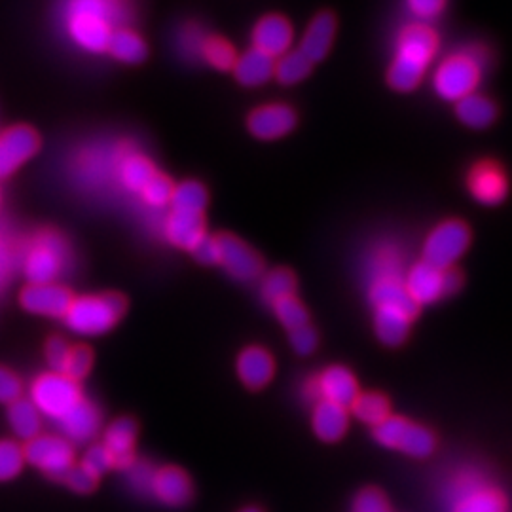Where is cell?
Listing matches in <instances>:
<instances>
[{
  "mask_svg": "<svg viewBox=\"0 0 512 512\" xmlns=\"http://www.w3.org/2000/svg\"><path fill=\"white\" fill-rule=\"evenodd\" d=\"M311 382L317 401H329L348 408L359 395L357 380L346 366H329Z\"/></svg>",
  "mask_w": 512,
  "mask_h": 512,
  "instance_id": "cell-15",
  "label": "cell"
},
{
  "mask_svg": "<svg viewBox=\"0 0 512 512\" xmlns=\"http://www.w3.org/2000/svg\"><path fill=\"white\" fill-rule=\"evenodd\" d=\"M93 366V353L92 349L86 346H71L67 363L63 368V376L71 378L74 382L84 380Z\"/></svg>",
  "mask_w": 512,
  "mask_h": 512,
  "instance_id": "cell-40",
  "label": "cell"
},
{
  "mask_svg": "<svg viewBox=\"0 0 512 512\" xmlns=\"http://www.w3.org/2000/svg\"><path fill=\"white\" fill-rule=\"evenodd\" d=\"M275 59L270 55L262 54L258 50H249L236 59L234 74L239 84L255 88L266 84L274 76Z\"/></svg>",
  "mask_w": 512,
  "mask_h": 512,
  "instance_id": "cell-27",
  "label": "cell"
},
{
  "mask_svg": "<svg viewBox=\"0 0 512 512\" xmlns=\"http://www.w3.org/2000/svg\"><path fill=\"white\" fill-rule=\"evenodd\" d=\"M446 0H408L410 12L420 19L439 18Z\"/></svg>",
  "mask_w": 512,
  "mask_h": 512,
  "instance_id": "cell-50",
  "label": "cell"
},
{
  "mask_svg": "<svg viewBox=\"0 0 512 512\" xmlns=\"http://www.w3.org/2000/svg\"><path fill=\"white\" fill-rule=\"evenodd\" d=\"M469 192L476 202L484 205H499L507 198L509 183L505 171L495 162H480L469 173Z\"/></svg>",
  "mask_w": 512,
  "mask_h": 512,
  "instance_id": "cell-16",
  "label": "cell"
},
{
  "mask_svg": "<svg viewBox=\"0 0 512 512\" xmlns=\"http://www.w3.org/2000/svg\"><path fill=\"white\" fill-rule=\"evenodd\" d=\"M372 429L378 444L389 450L401 452L408 458H429L435 452L433 433L427 427L401 416H389Z\"/></svg>",
  "mask_w": 512,
  "mask_h": 512,
  "instance_id": "cell-5",
  "label": "cell"
},
{
  "mask_svg": "<svg viewBox=\"0 0 512 512\" xmlns=\"http://www.w3.org/2000/svg\"><path fill=\"white\" fill-rule=\"evenodd\" d=\"M370 302L374 308L401 306L418 308L406 294L403 275H380L370 279Z\"/></svg>",
  "mask_w": 512,
  "mask_h": 512,
  "instance_id": "cell-28",
  "label": "cell"
},
{
  "mask_svg": "<svg viewBox=\"0 0 512 512\" xmlns=\"http://www.w3.org/2000/svg\"><path fill=\"white\" fill-rule=\"evenodd\" d=\"M173 183L164 177V175H154L152 181L141 190V196L145 198V202L154 205V207H162L165 203L171 202V194H173Z\"/></svg>",
  "mask_w": 512,
  "mask_h": 512,
  "instance_id": "cell-42",
  "label": "cell"
},
{
  "mask_svg": "<svg viewBox=\"0 0 512 512\" xmlns=\"http://www.w3.org/2000/svg\"><path fill=\"white\" fill-rule=\"evenodd\" d=\"M73 300V294L69 289L55 283L29 285L19 296L23 310L35 315H44V317H65Z\"/></svg>",
  "mask_w": 512,
  "mask_h": 512,
  "instance_id": "cell-14",
  "label": "cell"
},
{
  "mask_svg": "<svg viewBox=\"0 0 512 512\" xmlns=\"http://www.w3.org/2000/svg\"><path fill=\"white\" fill-rule=\"evenodd\" d=\"M275 317L285 329L296 330L304 325H310V313L304 308V304L296 296H287L272 304Z\"/></svg>",
  "mask_w": 512,
  "mask_h": 512,
  "instance_id": "cell-37",
  "label": "cell"
},
{
  "mask_svg": "<svg viewBox=\"0 0 512 512\" xmlns=\"http://www.w3.org/2000/svg\"><path fill=\"white\" fill-rule=\"evenodd\" d=\"M203 59H207L215 69L228 71V69H234L236 54H234V48L226 40L209 38L205 44V50H203Z\"/></svg>",
  "mask_w": 512,
  "mask_h": 512,
  "instance_id": "cell-41",
  "label": "cell"
},
{
  "mask_svg": "<svg viewBox=\"0 0 512 512\" xmlns=\"http://www.w3.org/2000/svg\"><path fill=\"white\" fill-rule=\"evenodd\" d=\"M110 55L116 57L122 63H141L147 57V44L141 40L139 35L128 29H118L110 35L109 46H107Z\"/></svg>",
  "mask_w": 512,
  "mask_h": 512,
  "instance_id": "cell-31",
  "label": "cell"
},
{
  "mask_svg": "<svg viewBox=\"0 0 512 512\" xmlns=\"http://www.w3.org/2000/svg\"><path fill=\"white\" fill-rule=\"evenodd\" d=\"M471 243V232L461 220H446L429 234L423 243V262L448 270L454 268Z\"/></svg>",
  "mask_w": 512,
  "mask_h": 512,
  "instance_id": "cell-8",
  "label": "cell"
},
{
  "mask_svg": "<svg viewBox=\"0 0 512 512\" xmlns=\"http://www.w3.org/2000/svg\"><path fill=\"white\" fill-rule=\"evenodd\" d=\"M215 239L219 247V264L228 274L239 281H253L262 275V258L245 241L230 234H220Z\"/></svg>",
  "mask_w": 512,
  "mask_h": 512,
  "instance_id": "cell-12",
  "label": "cell"
},
{
  "mask_svg": "<svg viewBox=\"0 0 512 512\" xmlns=\"http://www.w3.org/2000/svg\"><path fill=\"white\" fill-rule=\"evenodd\" d=\"M291 346L298 355H310L317 348V332L311 329V325H304L300 329L289 332Z\"/></svg>",
  "mask_w": 512,
  "mask_h": 512,
  "instance_id": "cell-49",
  "label": "cell"
},
{
  "mask_svg": "<svg viewBox=\"0 0 512 512\" xmlns=\"http://www.w3.org/2000/svg\"><path fill=\"white\" fill-rule=\"evenodd\" d=\"M351 414L370 427H376L389 418V401L382 393H359L351 403Z\"/></svg>",
  "mask_w": 512,
  "mask_h": 512,
  "instance_id": "cell-32",
  "label": "cell"
},
{
  "mask_svg": "<svg viewBox=\"0 0 512 512\" xmlns=\"http://www.w3.org/2000/svg\"><path fill=\"white\" fill-rule=\"evenodd\" d=\"M38 135L27 126H16L0 135V179L10 177L38 150Z\"/></svg>",
  "mask_w": 512,
  "mask_h": 512,
  "instance_id": "cell-13",
  "label": "cell"
},
{
  "mask_svg": "<svg viewBox=\"0 0 512 512\" xmlns=\"http://www.w3.org/2000/svg\"><path fill=\"white\" fill-rule=\"evenodd\" d=\"M23 454L25 461L55 480H61L74 465L73 444L55 435H38L29 440L23 448Z\"/></svg>",
  "mask_w": 512,
  "mask_h": 512,
  "instance_id": "cell-10",
  "label": "cell"
},
{
  "mask_svg": "<svg viewBox=\"0 0 512 512\" xmlns=\"http://www.w3.org/2000/svg\"><path fill=\"white\" fill-rule=\"evenodd\" d=\"M69 351H71L69 342L65 338H59V336H55L46 344V359H48V365L52 368V372L63 374Z\"/></svg>",
  "mask_w": 512,
  "mask_h": 512,
  "instance_id": "cell-47",
  "label": "cell"
},
{
  "mask_svg": "<svg viewBox=\"0 0 512 512\" xmlns=\"http://www.w3.org/2000/svg\"><path fill=\"white\" fill-rule=\"evenodd\" d=\"M8 423L14 435L25 442L40 435V412L29 399H18L16 403L8 404Z\"/></svg>",
  "mask_w": 512,
  "mask_h": 512,
  "instance_id": "cell-30",
  "label": "cell"
},
{
  "mask_svg": "<svg viewBox=\"0 0 512 512\" xmlns=\"http://www.w3.org/2000/svg\"><path fill=\"white\" fill-rule=\"evenodd\" d=\"M262 298L272 306L277 300L287 298V296H294L296 291V277H294L291 270L285 268H277L272 270L270 274L262 279Z\"/></svg>",
  "mask_w": 512,
  "mask_h": 512,
  "instance_id": "cell-35",
  "label": "cell"
},
{
  "mask_svg": "<svg viewBox=\"0 0 512 512\" xmlns=\"http://www.w3.org/2000/svg\"><path fill=\"white\" fill-rule=\"evenodd\" d=\"M404 289L408 298L420 308L444 296L458 293L461 289V275L454 268L439 270L421 260L404 275Z\"/></svg>",
  "mask_w": 512,
  "mask_h": 512,
  "instance_id": "cell-6",
  "label": "cell"
},
{
  "mask_svg": "<svg viewBox=\"0 0 512 512\" xmlns=\"http://www.w3.org/2000/svg\"><path fill=\"white\" fill-rule=\"evenodd\" d=\"M21 399V382L18 376L10 370L0 366V403L12 404Z\"/></svg>",
  "mask_w": 512,
  "mask_h": 512,
  "instance_id": "cell-48",
  "label": "cell"
},
{
  "mask_svg": "<svg viewBox=\"0 0 512 512\" xmlns=\"http://www.w3.org/2000/svg\"><path fill=\"white\" fill-rule=\"evenodd\" d=\"M57 427L63 433V439L74 444H86L97 435L101 427V414L92 401L82 397L67 414L57 420Z\"/></svg>",
  "mask_w": 512,
  "mask_h": 512,
  "instance_id": "cell-17",
  "label": "cell"
},
{
  "mask_svg": "<svg viewBox=\"0 0 512 512\" xmlns=\"http://www.w3.org/2000/svg\"><path fill=\"white\" fill-rule=\"evenodd\" d=\"M255 50L270 57H281L293 44V27L281 16H266L256 23L253 31Z\"/></svg>",
  "mask_w": 512,
  "mask_h": 512,
  "instance_id": "cell-21",
  "label": "cell"
},
{
  "mask_svg": "<svg viewBox=\"0 0 512 512\" xmlns=\"http://www.w3.org/2000/svg\"><path fill=\"white\" fill-rule=\"evenodd\" d=\"M370 279L380 275H403V256L395 247L378 249L368 264Z\"/></svg>",
  "mask_w": 512,
  "mask_h": 512,
  "instance_id": "cell-38",
  "label": "cell"
},
{
  "mask_svg": "<svg viewBox=\"0 0 512 512\" xmlns=\"http://www.w3.org/2000/svg\"><path fill=\"white\" fill-rule=\"evenodd\" d=\"M353 512H389L385 495L376 488H365L353 501Z\"/></svg>",
  "mask_w": 512,
  "mask_h": 512,
  "instance_id": "cell-46",
  "label": "cell"
},
{
  "mask_svg": "<svg viewBox=\"0 0 512 512\" xmlns=\"http://www.w3.org/2000/svg\"><path fill=\"white\" fill-rule=\"evenodd\" d=\"M65 264V247L57 236H44L25 258V275L31 285L54 283Z\"/></svg>",
  "mask_w": 512,
  "mask_h": 512,
  "instance_id": "cell-11",
  "label": "cell"
},
{
  "mask_svg": "<svg viewBox=\"0 0 512 512\" xmlns=\"http://www.w3.org/2000/svg\"><path fill=\"white\" fill-rule=\"evenodd\" d=\"M154 175H156L154 165L143 156H131L120 167L122 183L133 192H141L152 181Z\"/></svg>",
  "mask_w": 512,
  "mask_h": 512,
  "instance_id": "cell-36",
  "label": "cell"
},
{
  "mask_svg": "<svg viewBox=\"0 0 512 512\" xmlns=\"http://www.w3.org/2000/svg\"><path fill=\"white\" fill-rule=\"evenodd\" d=\"M311 67L313 63L300 50H289L275 61L274 76L283 86H293L311 73Z\"/></svg>",
  "mask_w": 512,
  "mask_h": 512,
  "instance_id": "cell-33",
  "label": "cell"
},
{
  "mask_svg": "<svg viewBox=\"0 0 512 512\" xmlns=\"http://www.w3.org/2000/svg\"><path fill=\"white\" fill-rule=\"evenodd\" d=\"M184 40H186V42H184L183 48L184 50L190 48V57H192V59H200V57H203V50H205L207 38H203V33L200 29L190 27V37L186 35Z\"/></svg>",
  "mask_w": 512,
  "mask_h": 512,
  "instance_id": "cell-52",
  "label": "cell"
},
{
  "mask_svg": "<svg viewBox=\"0 0 512 512\" xmlns=\"http://www.w3.org/2000/svg\"><path fill=\"white\" fill-rule=\"evenodd\" d=\"M192 253L202 264H209V266L219 264V247H217V239L215 238L207 236Z\"/></svg>",
  "mask_w": 512,
  "mask_h": 512,
  "instance_id": "cell-51",
  "label": "cell"
},
{
  "mask_svg": "<svg viewBox=\"0 0 512 512\" xmlns=\"http://www.w3.org/2000/svg\"><path fill=\"white\" fill-rule=\"evenodd\" d=\"M239 512H262L258 507H245V509H241Z\"/></svg>",
  "mask_w": 512,
  "mask_h": 512,
  "instance_id": "cell-53",
  "label": "cell"
},
{
  "mask_svg": "<svg viewBox=\"0 0 512 512\" xmlns=\"http://www.w3.org/2000/svg\"><path fill=\"white\" fill-rule=\"evenodd\" d=\"M84 469H88L92 475L99 476L105 475L110 469H114V461L110 458L107 448L103 444H93L88 448L86 456L80 463Z\"/></svg>",
  "mask_w": 512,
  "mask_h": 512,
  "instance_id": "cell-44",
  "label": "cell"
},
{
  "mask_svg": "<svg viewBox=\"0 0 512 512\" xmlns=\"http://www.w3.org/2000/svg\"><path fill=\"white\" fill-rule=\"evenodd\" d=\"M482 69L463 54L450 55L444 59L435 73V92L439 93L444 101H456L475 93L480 82Z\"/></svg>",
  "mask_w": 512,
  "mask_h": 512,
  "instance_id": "cell-9",
  "label": "cell"
},
{
  "mask_svg": "<svg viewBox=\"0 0 512 512\" xmlns=\"http://www.w3.org/2000/svg\"><path fill=\"white\" fill-rule=\"evenodd\" d=\"M275 372L274 357L260 346L245 348L238 357L239 380L249 389H262L272 382Z\"/></svg>",
  "mask_w": 512,
  "mask_h": 512,
  "instance_id": "cell-23",
  "label": "cell"
},
{
  "mask_svg": "<svg viewBox=\"0 0 512 512\" xmlns=\"http://www.w3.org/2000/svg\"><path fill=\"white\" fill-rule=\"evenodd\" d=\"M137 423L131 418L112 421L105 431L103 446L107 448L116 469L126 471L135 461V444H137Z\"/></svg>",
  "mask_w": 512,
  "mask_h": 512,
  "instance_id": "cell-22",
  "label": "cell"
},
{
  "mask_svg": "<svg viewBox=\"0 0 512 512\" xmlns=\"http://www.w3.org/2000/svg\"><path fill=\"white\" fill-rule=\"evenodd\" d=\"M311 427L317 439L323 442H338L346 433L349 427L348 408L340 404L329 403V401H317L313 404L311 414Z\"/></svg>",
  "mask_w": 512,
  "mask_h": 512,
  "instance_id": "cell-24",
  "label": "cell"
},
{
  "mask_svg": "<svg viewBox=\"0 0 512 512\" xmlns=\"http://www.w3.org/2000/svg\"><path fill=\"white\" fill-rule=\"evenodd\" d=\"M118 0H69L67 27L74 42L88 52H105L112 27L120 23Z\"/></svg>",
  "mask_w": 512,
  "mask_h": 512,
  "instance_id": "cell-2",
  "label": "cell"
},
{
  "mask_svg": "<svg viewBox=\"0 0 512 512\" xmlns=\"http://www.w3.org/2000/svg\"><path fill=\"white\" fill-rule=\"evenodd\" d=\"M334 35H336V18L330 12H321L311 19L300 42V52L306 55L311 63H317L329 54Z\"/></svg>",
  "mask_w": 512,
  "mask_h": 512,
  "instance_id": "cell-25",
  "label": "cell"
},
{
  "mask_svg": "<svg viewBox=\"0 0 512 512\" xmlns=\"http://www.w3.org/2000/svg\"><path fill=\"white\" fill-rule=\"evenodd\" d=\"M126 471L129 473L128 480L131 488L137 494L150 495V486H152V478H154L156 469L148 461H137L135 459Z\"/></svg>",
  "mask_w": 512,
  "mask_h": 512,
  "instance_id": "cell-45",
  "label": "cell"
},
{
  "mask_svg": "<svg viewBox=\"0 0 512 512\" xmlns=\"http://www.w3.org/2000/svg\"><path fill=\"white\" fill-rule=\"evenodd\" d=\"M171 207L177 213H192V215H203L207 205V192L202 184L196 181H186L173 188L171 194Z\"/></svg>",
  "mask_w": 512,
  "mask_h": 512,
  "instance_id": "cell-34",
  "label": "cell"
},
{
  "mask_svg": "<svg viewBox=\"0 0 512 512\" xmlns=\"http://www.w3.org/2000/svg\"><path fill=\"white\" fill-rule=\"evenodd\" d=\"M150 495L164 503L165 507H184L194 495L192 480L179 467L156 469Z\"/></svg>",
  "mask_w": 512,
  "mask_h": 512,
  "instance_id": "cell-20",
  "label": "cell"
},
{
  "mask_svg": "<svg viewBox=\"0 0 512 512\" xmlns=\"http://www.w3.org/2000/svg\"><path fill=\"white\" fill-rule=\"evenodd\" d=\"M165 236L175 247L194 251L207 238L203 215L173 211L165 222Z\"/></svg>",
  "mask_w": 512,
  "mask_h": 512,
  "instance_id": "cell-26",
  "label": "cell"
},
{
  "mask_svg": "<svg viewBox=\"0 0 512 512\" xmlns=\"http://www.w3.org/2000/svg\"><path fill=\"white\" fill-rule=\"evenodd\" d=\"M418 308H401V306H380L374 308V330L380 342L397 348L408 338Z\"/></svg>",
  "mask_w": 512,
  "mask_h": 512,
  "instance_id": "cell-19",
  "label": "cell"
},
{
  "mask_svg": "<svg viewBox=\"0 0 512 512\" xmlns=\"http://www.w3.org/2000/svg\"><path fill=\"white\" fill-rule=\"evenodd\" d=\"M450 512H507V499L475 471L459 473L448 486Z\"/></svg>",
  "mask_w": 512,
  "mask_h": 512,
  "instance_id": "cell-4",
  "label": "cell"
},
{
  "mask_svg": "<svg viewBox=\"0 0 512 512\" xmlns=\"http://www.w3.org/2000/svg\"><path fill=\"white\" fill-rule=\"evenodd\" d=\"M128 302L120 294L107 293L76 298L63 321L78 336H103L124 317Z\"/></svg>",
  "mask_w": 512,
  "mask_h": 512,
  "instance_id": "cell-3",
  "label": "cell"
},
{
  "mask_svg": "<svg viewBox=\"0 0 512 512\" xmlns=\"http://www.w3.org/2000/svg\"><path fill=\"white\" fill-rule=\"evenodd\" d=\"M23 463V448L14 440H0V482L16 478L23 469Z\"/></svg>",
  "mask_w": 512,
  "mask_h": 512,
  "instance_id": "cell-39",
  "label": "cell"
},
{
  "mask_svg": "<svg viewBox=\"0 0 512 512\" xmlns=\"http://www.w3.org/2000/svg\"><path fill=\"white\" fill-rule=\"evenodd\" d=\"M456 114L461 124L473 129H484L494 124L497 107L486 95L471 93L456 103Z\"/></svg>",
  "mask_w": 512,
  "mask_h": 512,
  "instance_id": "cell-29",
  "label": "cell"
},
{
  "mask_svg": "<svg viewBox=\"0 0 512 512\" xmlns=\"http://www.w3.org/2000/svg\"><path fill=\"white\" fill-rule=\"evenodd\" d=\"M439 38L427 25L406 27L397 44V54L389 67L387 82L395 92H412L437 54Z\"/></svg>",
  "mask_w": 512,
  "mask_h": 512,
  "instance_id": "cell-1",
  "label": "cell"
},
{
  "mask_svg": "<svg viewBox=\"0 0 512 512\" xmlns=\"http://www.w3.org/2000/svg\"><path fill=\"white\" fill-rule=\"evenodd\" d=\"M247 126L256 139L274 141L293 131L296 126V112L289 105H266L251 112Z\"/></svg>",
  "mask_w": 512,
  "mask_h": 512,
  "instance_id": "cell-18",
  "label": "cell"
},
{
  "mask_svg": "<svg viewBox=\"0 0 512 512\" xmlns=\"http://www.w3.org/2000/svg\"><path fill=\"white\" fill-rule=\"evenodd\" d=\"M61 482L65 486H69L76 494H92L93 490L97 488L99 478L92 475L88 469H84L82 465H73L65 476L61 478Z\"/></svg>",
  "mask_w": 512,
  "mask_h": 512,
  "instance_id": "cell-43",
  "label": "cell"
},
{
  "mask_svg": "<svg viewBox=\"0 0 512 512\" xmlns=\"http://www.w3.org/2000/svg\"><path fill=\"white\" fill-rule=\"evenodd\" d=\"M82 397L84 395L78 382H74L63 374L48 372L38 376L31 385L29 401L37 406L40 414L57 421L63 414H67Z\"/></svg>",
  "mask_w": 512,
  "mask_h": 512,
  "instance_id": "cell-7",
  "label": "cell"
}]
</instances>
